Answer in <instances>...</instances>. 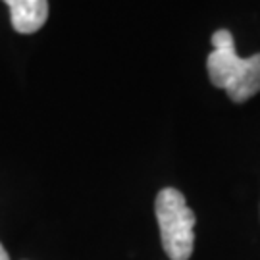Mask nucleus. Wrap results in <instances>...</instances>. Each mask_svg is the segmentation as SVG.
<instances>
[{"mask_svg":"<svg viewBox=\"0 0 260 260\" xmlns=\"http://www.w3.org/2000/svg\"><path fill=\"white\" fill-rule=\"evenodd\" d=\"M0 260H10L8 252H6V249L2 247V243H0Z\"/></svg>","mask_w":260,"mask_h":260,"instance_id":"20e7f679","label":"nucleus"},{"mask_svg":"<svg viewBox=\"0 0 260 260\" xmlns=\"http://www.w3.org/2000/svg\"><path fill=\"white\" fill-rule=\"evenodd\" d=\"M162 249L170 260H189L195 247V212L187 206L185 197L174 187L158 191L154 201Z\"/></svg>","mask_w":260,"mask_h":260,"instance_id":"f03ea898","label":"nucleus"},{"mask_svg":"<svg viewBox=\"0 0 260 260\" xmlns=\"http://www.w3.org/2000/svg\"><path fill=\"white\" fill-rule=\"evenodd\" d=\"M10 8L12 25L18 33H35L47 23L48 0H4Z\"/></svg>","mask_w":260,"mask_h":260,"instance_id":"7ed1b4c3","label":"nucleus"},{"mask_svg":"<svg viewBox=\"0 0 260 260\" xmlns=\"http://www.w3.org/2000/svg\"><path fill=\"white\" fill-rule=\"evenodd\" d=\"M210 43L214 50L206 60L210 83L223 89L237 104L260 93V54L241 58L235 52L233 35L228 29L216 31Z\"/></svg>","mask_w":260,"mask_h":260,"instance_id":"f257e3e1","label":"nucleus"}]
</instances>
